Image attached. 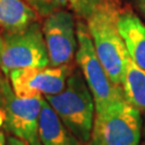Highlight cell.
<instances>
[{
    "label": "cell",
    "instance_id": "obj_1",
    "mask_svg": "<svg viewBox=\"0 0 145 145\" xmlns=\"http://www.w3.org/2000/svg\"><path fill=\"white\" fill-rule=\"evenodd\" d=\"M121 11L119 0H102L86 20L99 60L110 80L117 85H121L125 62L129 56L117 28Z\"/></svg>",
    "mask_w": 145,
    "mask_h": 145
},
{
    "label": "cell",
    "instance_id": "obj_2",
    "mask_svg": "<svg viewBox=\"0 0 145 145\" xmlns=\"http://www.w3.org/2000/svg\"><path fill=\"white\" fill-rule=\"evenodd\" d=\"M44 99L58 118L83 144L90 140L93 120L95 101L81 71H72L66 86L56 95H47Z\"/></svg>",
    "mask_w": 145,
    "mask_h": 145
},
{
    "label": "cell",
    "instance_id": "obj_3",
    "mask_svg": "<svg viewBox=\"0 0 145 145\" xmlns=\"http://www.w3.org/2000/svg\"><path fill=\"white\" fill-rule=\"evenodd\" d=\"M76 61L93 93L96 114L101 113L112 104L125 100L123 86L114 84L110 80L99 60L87 26L82 22L76 27Z\"/></svg>",
    "mask_w": 145,
    "mask_h": 145
},
{
    "label": "cell",
    "instance_id": "obj_4",
    "mask_svg": "<svg viewBox=\"0 0 145 145\" xmlns=\"http://www.w3.org/2000/svg\"><path fill=\"white\" fill-rule=\"evenodd\" d=\"M141 126L140 111L121 100L95 114L88 145H139Z\"/></svg>",
    "mask_w": 145,
    "mask_h": 145
},
{
    "label": "cell",
    "instance_id": "obj_5",
    "mask_svg": "<svg viewBox=\"0 0 145 145\" xmlns=\"http://www.w3.org/2000/svg\"><path fill=\"white\" fill-rule=\"evenodd\" d=\"M48 66L50 58L46 43L38 21L23 30L7 32L2 37L0 70L5 78L13 70Z\"/></svg>",
    "mask_w": 145,
    "mask_h": 145
},
{
    "label": "cell",
    "instance_id": "obj_6",
    "mask_svg": "<svg viewBox=\"0 0 145 145\" xmlns=\"http://www.w3.org/2000/svg\"><path fill=\"white\" fill-rule=\"evenodd\" d=\"M5 124L8 131L28 145H42L40 140V113L44 97H17L7 80H0Z\"/></svg>",
    "mask_w": 145,
    "mask_h": 145
},
{
    "label": "cell",
    "instance_id": "obj_7",
    "mask_svg": "<svg viewBox=\"0 0 145 145\" xmlns=\"http://www.w3.org/2000/svg\"><path fill=\"white\" fill-rule=\"evenodd\" d=\"M71 72L69 63L59 67H30L13 70L8 78L17 97H44L60 93Z\"/></svg>",
    "mask_w": 145,
    "mask_h": 145
},
{
    "label": "cell",
    "instance_id": "obj_8",
    "mask_svg": "<svg viewBox=\"0 0 145 145\" xmlns=\"http://www.w3.org/2000/svg\"><path fill=\"white\" fill-rule=\"evenodd\" d=\"M43 35L46 43L51 67L68 65L78 50L76 30L73 15L65 10H56L44 21Z\"/></svg>",
    "mask_w": 145,
    "mask_h": 145
},
{
    "label": "cell",
    "instance_id": "obj_9",
    "mask_svg": "<svg viewBox=\"0 0 145 145\" xmlns=\"http://www.w3.org/2000/svg\"><path fill=\"white\" fill-rule=\"evenodd\" d=\"M117 28L129 57L145 70V25L133 12L123 10L117 20Z\"/></svg>",
    "mask_w": 145,
    "mask_h": 145
},
{
    "label": "cell",
    "instance_id": "obj_10",
    "mask_svg": "<svg viewBox=\"0 0 145 145\" xmlns=\"http://www.w3.org/2000/svg\"><path fill=\"white\" fill-rule=\"evenodd\" d=\"M39 131L42 145H83L62 124L45 99L40 113Z\"/></svg>",
    "mask_w": 145,
    "mask_h": 145
},
{
    "label": "cell",
    "instance_id": "obj_11",
    "mask_svg": "<svg viewBox=\"0 0 145 145\" xmlns=\"http://www.w3.org/2000/svg\"><path fill=\"white\" fill-rule=\"evenodd\" d=\"M38 21V12L25 0H0V27L7 32L25 29Z\"/></svg>",
    "mask_w": 145,
    "mask_h": 145
},
{
    "label": "cell",
    "instance_id": "obj_12",
    "mask_svg": "<svg viewBox=\"0 0 145 145\" xmlns=\"http://www.w3.org/2000/svg\"><path fill=\"white\" fill-rule=\"evenodd\" d=\"M125 100L139 111H145V70L128 56L121 81Z\"/></svg>",
    "mask_w": 145,
    "mask_h": 145
},
{
    "label": "cell",
    "instance_id": "obj_13",
    "mask_svg": "<svg viewBox=\"0 0 145 145\" xmlns=\"http://www.w3.org/2000/svg\"><path fill=\"white\" fill-rule=\"evenodd\" d=\"M69 1L72 10L82 18L87 20L102 0H69Z\"/></svg>",
    "mask_w": 145,
    "mask_h": 145
},
{
    "label": "cell",
    "instance_id": "obj_14",
    "mask_svg": "<svg viewBox=\"0 0 145 145\" xmlns=\"http://www.w3.org/2000/svg\"><path fill=\"white\" fill-rule=\"evenodd\" d=\"M69 0H39V7L37 9L38 14L47 16L52 12L60 10L68 3Z\"/></svg>",
    "mask_w": 145,
    "mask_h": 145
},
{
    "label": "cell",
    "instance_id": "obj_15",
    "mask_svg": "<svg viewBox=\"0 0 145 145\" xmlns=\"http://www.w3.org/2000/svg\"><path fill=\"white\" fill-rule=\"evenodd\" d=\"M7 145H28L27 143H25L24 141H22L21 139L16 138V137H8L7 139Z\"/></svg>",
    "mask_w": 145,
    "mask_h": 145
},
{
    "label": "cell",
    "instance_id": "obj_16",
    "mask_svg": "<svg viewBox=\"0 0 145 145\" xmlns=\"http://www.w3.org/2000/svg\"><path fill=\"white\" fill-rule=\"evenodd\" d=\"M25 1H26L28 5H31V7L37 11L38 7H39V0H25Z\"/></svg>",
    "mask_w": 145,
    "mask_h": 145
},
{
    "label": "cell",
    "instance_id": "obj_17",
    "mask_svg": "<svg viewBox=\"0 0 145 145\" xmlns=\"http://www.w3.org/2000/svg\"><path fill=\"white\" fill-rule=\"evenodd\" d=\"M138 1V5L141 9V11L145 14V0H137Z\"/></svg>",
    "mask_w": 145,
    "mask_h": 145
},
{
    "label": "cell",
    "instance_id": "obj_18",
    "mask_svg": "<svg viewBox=\"0 0 145 145\" xmlns=\"http://www.w3.org/2000/svg\"><path fill=\"white\" fill-rule=\"evenodd\" d=\"M0 145H7V142H5V133H3L2 131H0Z\"/></svg>",
    "mask_w": 145,
    "mask_h": 145
},
{
    "label": "cell",
    "instance_id": "obj_19",
    "mask_svg": "<svg viewBox=\"0 0 145 145\" xmlns=\"http://www.w3.org/2000/svg\"><path fill=\"white\" fill-rule=\"evenodd\" d=\"M1 46H2V38L0 37V55H1Z\"/></svg>",
    "mask_w": 145,
    "mask_h": 145
},
{
    "label": "cell",
    "instance_id": "obj_20",
    "mask_svg": "<svg viewBox=\"0 0 145 145\" xmlns=\"http://www.w3.org/2000/svg\"><path fill=\"white\" fill-rule=\"evenodd\" d=\"M2 102V91H1V88H0V103Z\"/></svg>",
    "mask_w": 145,
    "mask_h": 145
}]
</instances>
